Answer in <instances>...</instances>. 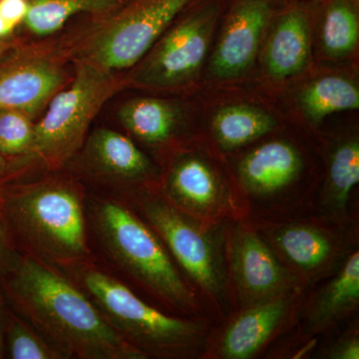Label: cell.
<instances>
[{
	"label": "cell",
	"mask_w": 359,
	"mask_h": 359,
	"mask_svg": "<svg viewBox=\"0 0 359 359\" xmlns=\"http://www.w3.org/2000/svg\"><path fill=\"white\" fill-rule=\"evenodd\" d=\"M9 308L66 359H145L63 271L18 252L0 275Z\"/></svg>",
	"instance_id": "6da1fadb"
},
{
	"label": "cell",
	"mask_w": 359,
	"mask_h": 359,
	"mask_svg": "<svg viewBox=\"0 0 359 359\" xmlns=\"http://www.w3.org/2000/svg\"><path fill=\"white\" fill-rule=\"evenodd\" d=\"M85 200L83 186L70 176L0 183V210L14 248L56 268L94 257Z\"/></svg>",
	"instance_id": "7a4b0ae2"
},
{
	"label": "cell",
	"mask_w": 359,
	"mask_h": 359,
	"mask_svg": "<svg viewBox=\"0 0 359 359\" xmlns=\"http://www.w3.org/2000/svg\"><path fill=\"white\" fill-rule=\"evenodd\" d=\"M90 242L142 290L177 313L196 316L197 295L180 273L159 236L123 198L86 193Z\"/></svg>",
	"instance_id": "3957f363"
},
{
	"label": "cell",
	"mask_w": 359,
	"mask_h": 359,
	"mask_svg": "<svg viewBox=\"0 0 359 359\" xmlns=\"http://www.w3.org/2000/svg\"><path fill=\"white\" fill-rule=\"evenodd\" d=\"M77 285L108 325L146 358H189L204 347L202 321L168 316L96 263L95 257L57 268Z\"/></svg>",
	"instance_id": "277c9868"
},
{
	"label": "cell",
	"mask_w": 359,
	"mask_h": 359,
	"mask_svg": "<svg viewBox=\"0 0 359 359\" xmlns=\"http://www.w3.org/2000/svg\"><path fill=\"white\" fill-rule=\"evenodd\" d=\"M124 83L114 73L79 61L73 81L54 95L43 117L34 124L29 150L7 166L1 182L29 172L56 173L65 169L83 146L94 118Z\"/></svg>",
	"instance_id": "5b68a950"
},
{
	"label": "cell",
	"mask_w": 359,
	"mask_h": 359,
	"mask_svg": "<svg viewBox=\"0 0 359 359\" xmlns=\"http://www.w3.org/2000/svg\"><path fill=\"white\" fill-rule=\"evenodd\" d=\"M123 199L159 236L189 278L212 301L224 302L226 278L223 257L219 243L205 224L175 207L155 187L139 189Z\"/></svg>",
	"instance_id": "8992f818"
},
{
	"label": "cell",
	"mask_w": 359,
	"mask_h": 359,
	"mask_svg": "<svg viewBox=\"0 0 359 359\" xmlns=\"http://www.w3.org/2000/svg\"><path fill=\"white\" fill-rule=\"evenodd\" d=\"M195 1L127 0L92 30L79 61L112 73L134 67Z\"/></svg>",
	"instance_id": "52a82bcc"
},
{
	"label": "cell",
	"mask_w": 359,
	"mask_h": 359,
	"mask_svg": "<svg viewBox=\"0 0 359 359\" xmlns=\"http://www.w3.org/2000/svg\"><path fill=\"white\" fill-rule=\"evenodd\" d=\"M134 66L127 83L171 88L192 79L202 67L221 14L219 0H196Z\"/></svg>",
	"instance_id": "ba28073f"
},
{
	"label": "cell",
	"mask_w": 359,
	"mask_h": 359,
	"mask_svg": "<svg viewBox=\"0 0 359 359\" xmlns=\"http://www.w3.org/2000/svg\"><path fill=\"white\" fill-rule=\"evenodd\" d=\"M73 158L78 159L80 173L114 191L111 196L125 198L139 189L154 187L152 161L131 139L114 130L94 131Z\"/></svg>",
	"instance_id": "9c48e42d"
},
{
	"label": "cell",
	"mask_w": 359,
	"mask_h": 359,
	"mask_svg": "<svg viewBox=\"0 0 359 359\" xmlns=\"http://www.w3.org/2000/svg\"><path fill=\"white\" fill-rule=\"evenodd\" d=\"M280 4L282 0H233L210 61V76L230 79L249 69Z\"/></svg>",
	"instance_id": "30bf717a"
},
{
	"label": "cell",
	"mask_w": 359,
	"mask_h": 359,
	"mask_svg": "<svg viewBox=\"0 0 359 359\" xmlns=\"http://www.w3.org/2000/svg\"><path fill=\"white\" fill-rule=\"evenodd\" d=\"M157 190L175 207L205 224L228 216L233 208L230 194L214 168L195 154L176 158Z\"/></svg>",
	"instance_id": "8fae6325"
},
{
	"label": "cell",
	"mask_w": 359,
	"mask_h": 359,
	"mask_svg": "<svg viewBox=\"0 0 359 359\" xmlns=\"http://www.w3.org/2000/svg\"><path fill=\"white\" fill-rule=\"evenodd\" d=\"M231 271L243 308L294 292L299 282L263 238L249 229H240L233 238Z\"/></svg>",
	"instance_id": "7c38bea8"
},
{
	"label": "cell",
	"mask_w": 359,
	"mask_h": 359,
	"mask_svg": "<svg viewBox=\"0 0 359 359\" xmlns=\"http://www.w3.org/2000/svg\"><path fill=\"white\" fill-rule=\"evenodd\" d=\"M67 72L57 58L32 57L0 72V110L22 111L33 117L65 88Z\"/></svg>",
	"instance_id": "4fadbf2b"
},
{
	"label": "cell",
	"mask_w": 359,
	"mask_h": 359,
	"mask_svg": "<svg viewBox=\"0 0 359 359\" xmlns=\"http://www.w3.org/2000/svg\"><path fill=\"white\" fill-rule=\"evenodd\" d=\"M311 11L306 4H283L273 18L264 50L266 72L276 79L301 73L311 60Z\"/></svg>",
	"instance_id": "5bb4252c"
},
{
	"label": "cell",
	"mask_w": 359,
	"mask_h": 359,
	"mask_svg": "<svg viewBox=\"0 0 359 359\" xmlns=\"http://www.w3.org/2000/svg\"><path fill=\"white\" fill-rule=\"evenodd\" d=\"M294 292L243 308L224 330L217 354L224 359H248L271 339L289 316Z\"/></svg>",
	"instance_id": "9a60e30c"
},
{
	"label": "cell",
	"mask_w": 359,
	"mask_h": 359,
	"mask_svg": "<svg viewBox=\"0 0 359 359\" xmlns=\"http://www.w3.org/2000/svg\"><path fill=\"white\" fill-rule=\"evenodd\" d=\"M302 158L289 142L269 141L255 148L238 167L241 183L250 196L271 198L287 190L299 179Z\"/></svg>",
	"instance_id": "2e32d148"
},
{
	"label": "cell",
	"mask_w": 359,
	"mask_h": 359,
	"mask_svg": "<svg viewBox=\"0 0 359 359\" xmlns=\"http://www.w3.org/2000/svg\"><path fill=\"white\" fill-rule=\"evenodd\" d=\"M271 240L276 250L306 275H316L323 271L332 263L337 252L332 236L308 224H283L273 231Z\"/></svg>",
	"instance_id": "e0dca14e"
},
{
	"label": "cell",
	"mask_w": 359,
	"mask_h": 359,
	"mask_svg": "<svg viewBox=\"0 0 359 359\" xmlns=\"http://www.w3.org/2000/svg\"><path fill=\"white\" fill-rule=\"evenodd\" d=\"M118 118L124 128L139 141L151 147H162L176 134L179 111L169 101L144 97L123 104Z\"/></svg>",
	"instance_id": "ac0fdd59"
},
{
	"label": "cell",
	"mask_w": 359,
	"mask_h": 359,
	"mask_svg": "<svg viewBox=\"0 0 359 359\" xmlns=\"http://www.w3.org/2000/svg\"><path fill=\"white\" fill-rule=\"evenodd\" d=\"M359 302V252H353L337 275L323 287L309 311L314 330H323L358 308Z\"/></svg>",
	"instance_id": "d6986e66"
},
{
	"label": "cell",
	"mask_w": 359,
	"mask_h": 359,
	"mask_svg": "<svg viewBox=\"0 0 359 359\" xmlns=\"http://www.w3.org/2000/svg\"><path fill=\"white\" fill-rule=\"evenodd\" d=\"M278 122L273 116L254 106L236 104L222 108L212 117V132L224 151L247 145L273 131Z\"/></svg>",
	"instance_id": "ffe728a7"
},
{
	"label": "cell",
	"mask_w": 359,
	"mask_h": 359,
	"mask_svg": "<svg viewBox=\"0 0 359 359\" xmlns=\"http://www.w3.org/2000/svg\"><path fill=\"white\" fill-rule=\"evenodd\" d=\"M304 114L313 124L328 115L359 108V89L351 80L341 76H325L309 84L299 96Z\"/></svg>",
	"instance_id": "44dd1931"
},
{
	"label": "cell",
	"mask_w": 359,
	"mask_h": 359,
	"mask_svg": "<svg viewBox=\"0 0 359 359\" xmlns=\"http://www.w3.org/2000/svg\"><path fill=\"white\" fill-rule=\"evenodd\" d=\"M320 6L323 51L330 58L347 57L358 43V0H327Z\"/></svg>",
	"instance_id": "7402d4cb"
},
{
	"label": "cell",
	"mask_w": 359,
	"mask_h": 359,
	"mask_svg": "<svg viewBox=\"0 0 359 359\" xmlns=\"http://www.w3.org/2000/svg\"><path fill=\"white\" fill-rule=\"evenodd\" d=\"M127 0H32L25 21L39 36L58 32L73 16L81 13L105 14Z\"/></svg>",
	"instance_id": "603a6c76"
},
{
	"label": "cell",
	"mask_w": 359,
	"mask_h": 359,
	"mask_svg": "<svg viewBox=\"0 0 359 359\" xmlns=\"http://www.w3.org/2000/svg\"><path fill=\"white\" fill-rule=\"evenodd\" d=\"M359 182L358 139L340 141L328 160L327 204L337 212H344L351 192Z\"/></svg>",
	"instance_id": "cb8c5ba5"
},
{
	"label": "cell",
	"mask_w": 359,
	"mask_h": 359,
	"mask_svg": "<svg viewBox=\"0 0 359 359\" xmlns=\"http://www.w3.org/2000/svg\"><path fill=\"white\" fill-rule=\"evenodd\" d=\"M4 358L66 359L56 347L11 308L4 332Z\"/></svg>",
	"instance_id": "d4e9b609"
},
{
	"label": "cell",
	"mask_w": 359,
	"mask_h": 359,
	"mask_svg": "<svg viewBox=\"0 0 359 359\" xmlns=\"http://www.w3.org/2000/svg\"><path fill=\"white\" fill-rule=\"evenodd\" d=\"M33 132L32 116L22 111L0 110V153L6 158L7 166L27 153Z\"/></svg>",
	"instance_id": "484cf974"
},
{
	"label": "cell",
	"mask_w": 359,
	"mask_h": 359,
	"mask_svg": "<svg viewBox=\"0 0 359 359\" xmlns=\"http://www.w3.org/2000/svg\"><path fill=\"white\" fill-rule=\"evenodd\" d=\"M28 7V0H0V13L14 27L25 21Z\"/></svg>",
	"instance_id": "4316f807"
},
{
	"label": "cell",
	"mask_w": 359,
	"mask_h": 359,
	"mask_svg": "<svg viewBox=\"0 0 359 359\" xmlns=\"http://www.w3.org/2000/svg\"><path fill=\"white\" fill-rule=\"evenodd\" d=\"M328 358L332 359H358L359 339L358 334H349L337 341L330 349Z\"/></svg>",
	"instance_id": "83f0119b"
},
{
	"label": "cell",
	"mask_w": 359,
	"mask_h": 359,
	"mask_svg": "<svg viewBox=\"0 0 359 359\" xmlns=\"http://www.w3.org/2000/svg\"><path fill=\"white\" fill-rule=\"evenodd\" d=\"M16 254H18V250L14 248L13 241H11L6 223H4L1 210H0V275L11 264Z\"/></svg>",
	"instance_id": "f1b7e54d"
},
{
	"label": "cell",
	"mask_w": 359,
	"mask_h": 359,
	"mask_svg": "<svg viewBox=\"0 0 359 359\" xmlns=\"http://www.w3.org/2000/svg\"><path fill=\"white\" fill-rule=\"evenodd\" d=\"M9 306L0 287V359L4 358V332H6V318Z\"/></svg>",
	"instance_id": "f546056e"
},
{
	"label": "cell",
	"mask_w": 359,
	"mask_h": 359,
	"mask_svg": "<svg viewBox=\"0 0 359 359\" xmlns=\"http://www.w3.org/2000/svg\"><path fill=\"white\" fill-rule=\"evenodd\" d=\"M14 29H15V27L11 25L8 21H6V18L0 13V39L9 36Z\"/></svg>",
	"instance_id": "4dcf8cb0"
},
{
	"label": "cell",
	"mask_w": 359,
	"mask_h": 359,
	"mask_svg": "<svg viewBox=\"0 0 359 359\" xmlns=\"http://www.w3.org/2000/svg\"><path fill=\"white\" fill-rule=\"evenodd\" d=\"M7 171V161L0 153V182L4 180Z\"/></svg>",
	"instance_id": "1f68e13d"
},
{
	"label": "cell",
	"mask_w": 359,
	"mask_h": 359,
	"mask_svg": "<svg viewBox=\"0 0 359 359\" xmlns=\"http://www.w3.org/2000/svg\"><path fill=\"white\" fill-rule=\"evenodd\" d=\"M11 47V45L6 43V42L0 41V57L4 55V52Z\"/></svg>",
	"instance_id": "d6a6232c"
},
{
	"label": "cell",
	"mask_w": 359,
	"mask_h": 359,
	"mask_svg": "<svg viewBox=\"0 0 359 359\" xmlns=\"http://www.w3.org/2000/svg\"><path fill=\"white\" fill-rule=\"evenodd\" d=\"M306 1L311 2V4H323V2L327 1V0H306Z\"/></svg>",
	"instance_id": "836d02e7"
}]
</instances>
